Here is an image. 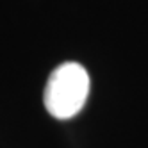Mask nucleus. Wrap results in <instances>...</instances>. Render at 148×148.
Returning <instances> with one entry per match:
<instances>
[{
    "label": "nucleus",
    "instance_id": "f257e3e1",
    "mask_svg": "<svg viewBox=\"0 0 148 148\" xmlns=\"http://www.w3.org/2000/svg\"><path fill=\"white\" fill-rule=\"evenodd\" d=\"M89 75L79 62H62L50 73L45 86V107L57 120L79 114L89 95Z\"/></svg>",
    "mask_w": 148,
    "mask_h": 148
}]
</instances>
